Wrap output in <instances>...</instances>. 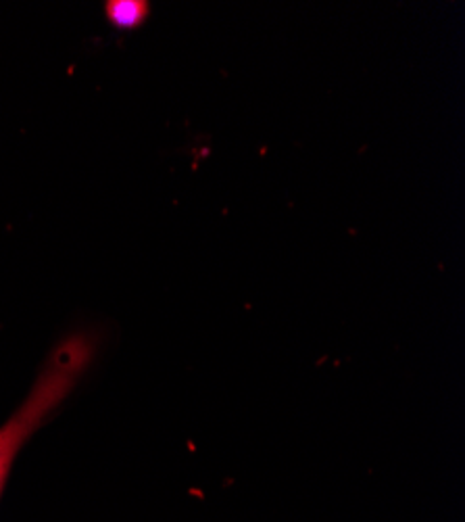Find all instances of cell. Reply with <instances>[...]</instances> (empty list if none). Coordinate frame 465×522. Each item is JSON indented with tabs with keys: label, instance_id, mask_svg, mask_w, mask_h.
<instances>
[{
	"label": "cell",
	"instance_id": "obj_1",
	"mask_svg": "<svg viewBox=\"0 0 465 522\" xmlns=\"http://www.w3.org/2000/svg\"><path fill=\"white\" fill-rule=\"evenodd\" d=\"M92 357L94 340L88 334H73L63 340L38 372L36 383L23 403L0 426V495L21 447L71 395Z\"/></svg>",
	"mask_w": 465,
	"mask_h": 522
},
{
	"label": "cell",
	"instance_id": "obj_2",
	"mask_svg": "<svg viewBox=\"0 0 465 522\" xmlns=\"http://www.w3.org/2000/svg\"><path fill=\"white\" fill-rule=\"evenodd\" d=\"M148 2L142 0H119V2H106V17L113 25L123 27V29H131L138 27L144 19L148 17Z\"/></svg>",
	"mask_w": 465,
	"mask_h": 522
}]
</instances>
